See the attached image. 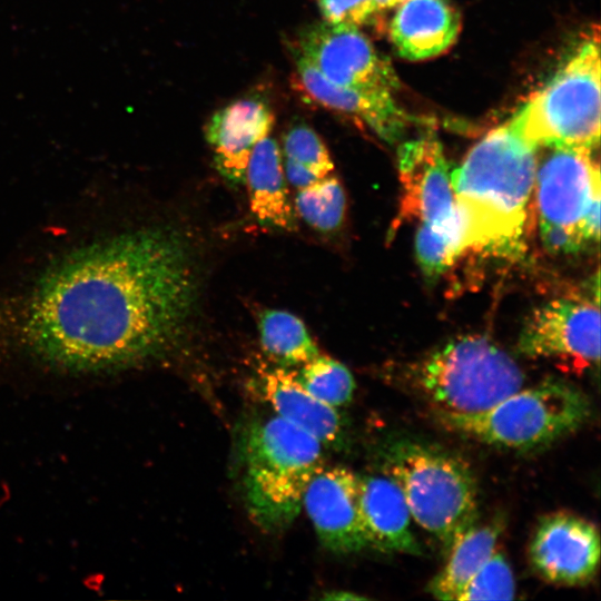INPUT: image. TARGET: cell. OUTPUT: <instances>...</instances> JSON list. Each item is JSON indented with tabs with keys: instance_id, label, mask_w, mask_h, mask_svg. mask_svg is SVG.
I'll return each mask as SVG.
<instances>
[{
	"instance_id": "obj_21",
	"label": "cell",
	"mask_w": 601,
	"mask_h": 601,
	"mask_svg": "<svg viewBox=\"0 0 601 601\" xmlns=\"http://www.w3.org/2000/svg\"><path fill=\"white\" fill-rule=\"evenodd\" d=\"M258 331L263 351L277 365L300 366L319 354L303 321L289 312L265 311Z\"/></svg>"
},
{
	"instance_id": "obj_12",
	"label": "cell",
	"mask_w": 601,
	"mask_h": 601,
	"mask_svg": "<svg viewBox=\"0 0 601 601\" xmlns=\"http://www.w3.org/2000/svg\"><path fill=\"white\" fill-rule=\"evenodd\" d=\"M529 560L534 571L549 583L587 584L599 568V530L594 523L572 513L546 514L532 534Z\"/></svg>"
},
{
	"instance_id": "obj_6",
	"label": "cell",
	"mask_w": 601,
	"mask_h": 601,
	"mask_svg": "<svg viewBox=\"0 0 601 601\" xmlns=\"http://www.w3.org/2000/svg\"><path fill=\"white\" fill-rule=\"evenodd\" d=\"M526 145L593 150L600 140L599 38L582 42L570 59L508 121Z\"/></svg>"
},
{
	"instance_id": "obj_20",
	"label": "cell",
	"mask_w": 601,
	"mask_h": 601,
	"mask_svg": "<svg viewBox=\"0 0 601 601\" xmlns=\"http://www.w3.org/2000/svg\"><path fill=\"white\" fill-rule=\"evenodd\" d=\"M500 521L473 525L450 548L443 569L432 579L428 592L440 600H456L463 588L494 553L502 532Z\"/></svg>"
},
{
	"instance_id": "obj_27",
	"label": "cell",
	"mask_w": 601,
	"mask_h": 601,
	"mask_svg": "<svg viewBox=\"0 0 601 601\" xmlns=\"http://www.w3.org/2000/svg\"><path fill=\"white\" fill-rule=\"evenodd\" d=\"M323 20L359 28L378 11L375 0H317Z\"/></svg>"
},
{
	"instance_id": "obj_10",
	"label": "cell",
	"mask_w": 601,
	"mask_h": 601,
	"mask_svg": "<svg viewBox=\"0 0 601 601\" xmlns=\"http://www.w3.org/2000/svg\"><path fill=\"white\" fill-rule=\"evenodd\" d=\"M397 158L402 195L396 226L416 219L452 235L461 247L450 166L439 140L426 136L406 141Z\"/></svg>"
},
{
	"instance_id": "obj_25",
	"label": "cell",
	"mask_w": 601,
	"mask_h": 601,
	"mask_svg": "<svg viewBox=\"0 0 601 601\" xmlns=\"http://www.w3.org/2000/svg\"><path fill=\"white\" fill-rule=\"evenodd\" d=\"M285 159L324 178L334 169L331 155L321 137L311 127L297 125L290 128L283 140Z\"/></svg>"
},
{
	"instance_id": "obj_15",
	"label": "cell",
	"mask_w": 601,
	"mask_h": 601,
	"mask_svg": "<svg viewBox=\"0 0 601 601\" xmlns=\"http://www.w3.org/2000/svg\"><path fill=\"white\" fill-rule=\"evenodd\" d=\"M274 114L257 98H243L217 110L206 126L216 168L234 185L245 180V171L254 147L269 136Z\"/></svg>"
},
{
	"instance_id": "obj_17",
	"label": "cell",
	"mask_w": 601,
	"mask_h": 601,
	"mask_svg": "<svg viewBox=\"0 0 601 601\" xmlns=\"http://www.w3.org/2000/svg\"><path fill=\"white\" fill-rule=\"evenodd\" d=\"M358 483L359 514L367 548L385 553L422 554L398 485L384 473L358 474Z\"/></svg>"
},
{
	"instance_id": "obj_11",
	"label": "cell",
	"mask_w": 601,
	"mask_h": 601,
	"mask_svg": "<svg viewBox=\"0 0 601 601\" xmlns=\"http://www.w3.org/2000/svg\"><path fill=\"white\" fill-rule=\"evenodd\" d=\"M519 351L532 358H556L580 367L599 364V303L558 298L532 312L521 331Z\"/></svg>"
},
{
	"instance_id": "obj_5",
	"label": "cell",
	"mask_w": 601,
	"mask_h": 601,
	"mask_svg": "<svg viewBox=\"0 0 601 601\" xmlns=\"http://www.w3.org/2000/svg\"><path fill=\"white\" fill-rule=\"evenodd\" d=\"M406 383L436 407V413L484 412L522 388L524 375L503 349L485 336L451 339L405 364Z\"/></svg>"
},
{
	"instance_id": "obj_4",
	"label": "cell",
	"mask_w": 601,
	"mask_h": 601,
	"mask_svg": "<svg viewBox=\"0 0 601 601\" xmlns=\"http://www.w3.org/2000/svg\"><path fill=\"white\" fill-rule=\"evenodd\" d=\"M381 471L401 489L412 519L446 552L475 525V479L453 453L423 441L396 439L382 449Z\"/></svg>"
},
{
	"instance_id": "obj_1",
	"label": "cell",
	"mask_w": 601,
	"mask_h": 601,
	"mask_svg": "<svg viewBox=\"0 0 601 601\" xmlns=\"http://www.w3.org/2000/svg\"><path fill=\"white\" fill-rule=\"evenodd\" d=\"M197 299L194 255L175 229L98 235L1 298L0 342L47 374L105 376L175 348Z\"/></svg>"
},
{
	"instance_id": "obj_9",
	"label": "cell",
	"mask_w": 601,
	"mask_h": 601,
	"mask_svg": "<svg viewBox=\"0 0 601 601\" xmlns=\"http://www.w3.org/2000/svg\"><path fill=\"white\" fill-rule=\"evenodd\" d=\"M295 51L337 85L392 93L398 88L392 65L359 28L312 24L299 33Z\"/></svg>"
},
{
	"instance_id": "obj_14",
	"label": "cell",
	"mask_w": 601,
	"mask_h": 601,
	"mask_svg": "<svg viewBox=\"0 0 601 601\" xmlns=\"http://www.w3.org/2000/svg\"><path fill=\"white\" fill-rule=\"evenodd\" d=\"M295 68L302 91L317 105L364 122L387 142L396 141L404 132L408 118L392 92L337 85L296 51Z\"/></svg>"
},
{
	"instance_id": "obj_22",
	"label": "cell",
	"mask_w": 601,
	"mask_h": 601,
	"mask_svg": "<svg viewBox=\"0 0 601 601\" xmlns=\"http://www.w3.org/2000/svg\"><path fill=\"white\" fill-rule=\"evenodd\" d=\"M298 216L318 231H334L342 225L346 198L339 180L327 175L298 189L294 200Z\"/></svg>"
},
{
	"instance_id": "obj_13",
	"label": "cell",
	"mask_w": 601,
	"mask_h": 601,
	"mask_svg": "<svg viewBox=\"0 0 601 601\" xmlns=\"http://www.w3.org/2000/svg\"><path fill=\"white\" fill-rule=\"evenodd\" d=\"M358 474L343 466L323 467L303 497L319 542L334 553L367 548L359 514Z\"/></svg>"
},
{
	"instance_id": "obj_8",
	"label": "cell",
	"mask_w": 601,
	"mask_h": 601,
	"mask_svg": "<svg viewBox=\"0 0 601 601\" xmlns=\"http://www.w3.org/2000/svg\"><path fill=\"white\" fill-rule=\"evenodd\" d=\"M544 148L534 181L541 240L552 253L574 254L599 240V165L593 150Z\"/></svg>"
},
{
	"instance_id": "obj_23",
	"label": "cell",
	"mask_w": 601,
	"mask_h": 601,
	"mask_svg": "<svg viewBox=\"0 0 601 601\" xmlns=\"http://www.w3.org/2000/svg\"><path fill=\"white\" fill-rule=\"evenodd\" d=\"M297 376L312 395L333 407L349 403L355 391L349 370L326 355L318 354L300 365Z\"/></svg>"
},
{
	"instance_id": "obj_7",
	"label": "cell",
	"mask_w": 601,
	"mask_h": 601,
	"mask_svg": "<svg viewBox=\"0 0 601 601\" xmlns=\"http://www.w3.org/2000/svg\"><path fill=\"white\" fill-rule=\"evenodd\" d=\"M592 404L575 385L545 380L520 388L493 407L471 415L437 413L449 430L479 442L516 451L540 450L579 430Z\"/></svg>"
},
{
	"instance_id": "obj_3",
	"label": "cell",
	"mask_w": 601,
	"mask_h": 601,
	"mask_svg": "<svg viewBox=\"0 0 601 601\" xmlns=\"http://www.w3.org/2000/svg\"><path fill=\"white\" fill-rule=\"evenodd\" d=\"M322 447L276 414L248 425L240 452L246 506L257 526L277 532L296 519L311 480L324 467Z\"/></svg>"
},
{
	"instance_id": "obj_24",
	"label": "cell",
	"mask_w": 601,
	"mask_h": 601,
	"mask_svg": "<svg viewBox=\"0 0 601 601\" xmlns=\"http://www.w3.org/2000/svg\"><path fill=\"white\" fill-rule=\"evenodd\" d=\"M514 594L515 580L510 563L501 551L495 550L456 600H511Z\"/></svg>"
},
{
	"instance_id": "obj_19",
	"label": "cell",
	"mask_w": 601,
	"mask_h": 601,
	"mask_svg": "<svg viewBox=\"0 0 601 601\" xmlns=\"http://www.w3.org/2000/svg\"><path fill=\"white\" fill-rule=\"evenodd\" d=\"M249 206L256 220L273 228L293 231L296 214L289 200L277 141L267 136L254 147L245 171Z\"/></svg>"
},
{
	"instance_id": "obj_28",
	"label": "cell",
	"mask_w": 601,
	"mask_h": 601,
	"mask_svg": "<svg viewBox=\"0 0 601 601\" xmlns=\"http://www.w3.org/2000/svg\"><path fill=\"white\" fill-rule=\"evenodd\" d=\"M378 11L396 7L403 0H375Z\"/></svg>"
},
{
	"instance_id": "obj_26",
	"label": "cell",
	"mask_w": 601,
	"mask_h": 601,
	"mask_svg": "<svg viewBox=\"0 0 601 601\" xmlns=\"http://www.w3.org/2000/svg\"><path fill=\"white\" fill-rule=\"evenodd\" d=\"M462 254L459 242L450 234L418 225L415 255L424 275L436 278Z\"/></svg>"
},
{
	"instance_id": "obj_16",
	"label": "cell",
	"mask_w": 601,
	"mask_h": 601,
	"mask_svg": "<svg viewBox=\"0 0 601 601\" xmlns=\"http://www.w3.org/2000/svg\"><path fill=\"white\" fill-rule=\"evenodd\" d=\"M256 373L255 386L277 416L312 434L322 445L342 444L344 423L338 411L312 395L296 372L259 363Z\"/></svg>"
},
{
	"instance_id": "obj_2",
	"label": "cell",
	"mask_w": 601,
	"mask_h": 601,
	"mask_svg": "<svg viewBox=\"0 0 601 601\" xmlns=\"http://www.w3.org/2000/svg\"><path fill=\"white\" fill-rule=\"evenodd\" d=\"M536 158V149L506 122L486 134L451 173L463 253L520 252Z\"/></svg>"
},
{
	"instance_id": "obj_18",
	"label": "cell",
	"mask_w": 601,
	"mask_h": 601,
	"mask_svg": "<svg viewBox=\"0 0 601 601\" xmlns=\"http://www.w3.org/2000/svg\"><path fill=\"white\" fill-rule=\"evenodd\" d=\"M460 14L451 0H403L390 26L397 55L424 60L446 51L460 32Z\"/></svg>"
}]
</instances>
